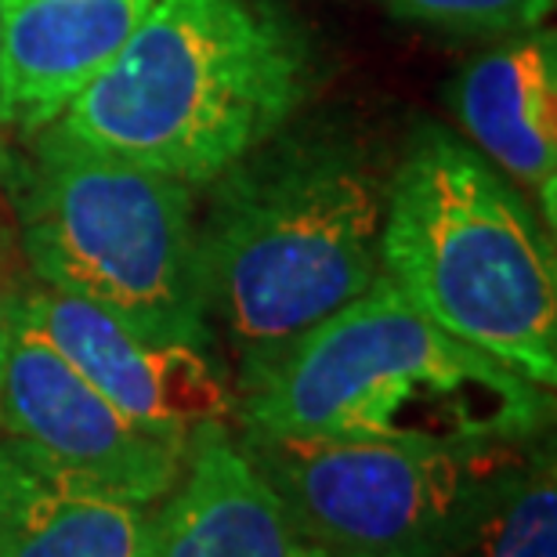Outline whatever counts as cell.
I'll return each instance as SVG.
<instances>
[{
  "mask_svg": "<svg viewBox=\"0 0 557 557\" xmlns=\"http://www.w3.org/2000/svg\"><path fill=\"white\" fill-rule=\"evenodd\" d=\"M152 507L0 438V557H145Z\"/></svg>",
  "mask_w": 557,
  "mask_h": 557,
  "instance_id": "cell-12",
  "label": "cell"
},
{
  "mask_svg": "<svg viewBox=\"0 0 557 557\" xmlns=\"http://www.w3.org/2000/svg\"><path fill=\"white\" fill-rule=\"evenodd\" d=\"M529 445L504 467L460 557H557L554 453Z\"/></svg>",
  "mask_w": 557,
  "mask_h": 557,
  "instance_id": "cell-13",
  "label": "cell"
},
{
  "mask_svg": "<svg viewBox=\"0 0 557 557\" xmlns=\"http://www.w3.org/2000/svg\"><path fill=\"white\" fill-rule=\"evenodd\" d=\"M145 557H322L272 485L239 449L228 423L188 438L174 488L152 504Z\"/></svg>",
  "mask_w": 557,
  "mask_h": 557,
  "instance_id": "cell-9",
  "label": "cell"
},
{
  "mask_svg": "<svg viewBox=\"0 0 557 557\" xmlns=\"http://www.w3.org/2000/svg\"><path fill=\"white\" fill-rule=\"evenodd\" d=\"M15 308L141 428L193 438L199 428L236 417V387L207 348L149 341L102 308L51 286L15 294Z\"/></svg>",
  "mask_w": 557,
  "mask_h": 557,
  "instance_id": "cell-8",
  "label": "cell"
},
{
  "mask_svg": "<svg viewBox=\"0 0 557 557\" xmlns=\"http://www.w3.org/2000/svg\"><path fill=\"white\" fill-rule=\"evenodd\" d=\"M456 120L507 182L536 196L557 221V37L529 29L474 59L456 81Z\"/></svg>",
  "mask_w": 557,
  "mask_h": 557,
  "instance_id": "cell-11",
  "label": "cell"
},
{
  "mask_svg": "<svg viewBox=\"0 0 557 557\" xmlns=\"http://www.w3.org/2000/svg\"><path fill=\"white\" fill-rule=\"evenodd\" d=\"M521 188L428 127L384 196L381 275L423 319L543 392L557 384V258Z\"/></svg>",
  "mask_w": 557,
  "mask_h": 557,
  "instance_id": "cell-4",
  "label": "cell"
},
{
  "mask_svg": "<svg viewBox=\"0 0 557 557\" xmlns=\"http://www.w3.org/2000/svg\"><path fill=\"white\" fill-rule=\"evenodd\" d=\"M0 438L87 482L160 504L185 467L188 438L149 431L116 409L54 344L33 330L11 294V330L0 373Z\"/></svg>",
  "mask_w": 557,
  "mask_h": 557,
  "instance_id": "cell-7",
  "label": "cell"
},
{
  "mask_svg": "<svg viewBox=\"0 0 557 557\" xmlns=\"http://www.w3.org/2000/svg\"><path fill=\"white\" fill-rule=\"evenodd\" d=\"M210 185L214 199L196 221L199 294L239 370L283 351L381 275L384 188L341 145L250 152Z\"/></svg>",
  "mask_w": 557,
  "mask_h": 557,
  "instance_id": "cell-3",
  "label": "cell"
},
{
  "mask_svg": "<svg viewBox=\"0 0 557 557\" xmlns=\"http://www.w3.org/2000/svg\"><path fill=\"white\" fill-rule=\"evenodd\" d=\"M8 330H11V294L0 283V373H4V351H8Z\"/></svg>",
  "mask_w": 557,
  "mask_h": 557,
  "instance_id": "cell-15",
  "label": "cell"
},
{
  "mask_svg": "<svg viewBox=\"0 0 557 557\" xmlns=\"http://www.w3.org/2000/svg\"><path fill=\"white\" fill-rule=\"evenodd\" d=\"M243 428L300 438L504 449L536 442L550 392L449 337L384 275L283 351L239 370Z\"/></svg>",
  "mask_w": 557,
  "mask_h": 557,
  "instance_id": "cell-1",
  "label": "cell"
},
{
  "mask_svg": "<svg viewBox=\"0 0 557 557\" xmlns=\"http://www.w3.org/2000/svg\"><path fill=\"white\" fill-rule=\"evenodd\" d=\"M308 87V44L269 0H156L40 135L203 188L272 141Z\"/></svg>",
  "mask_w": 557,
  "mask_h": 557,
  "instance_id": "cell-2",
  "label": "cell"
},
{
  "mask_svg": "<svg viewBox=\"0 0 557 557\" xmlns=\"http://www.w3.org/2000/svg\"><path fill=\"white\" fill-rule=\"evenodd\" d=\"M239 449L322 557H460L521 445L300 438L239 428Z\"/></svg>",
  "mask_w": 557,
  "mask_h": 557,
  "instance_id": "cell-6",
  "label": "cell"
},
{
  "mask_svg": "<svg viewBox=\"0 0 557 557\" xmlns=\"http://www.w3.org/2000/svg\"><path fill=\"white\" fill-rule=\"evenodd\" d=\"M37 138L18 218L40 286L87 300L149 341L210 348L196 188L120 156Z\"/></svg>",
  "mask_w": 557,
  "mask_h": 557,
  "instance_id": "cell-5",
  "label": "cell"
},
{
  "mask_svg": "<svg viewBox=\"0 0 557 557\" xmlns=\"http://www.w3.org/2000/svg\"><path fill=\"white\" fill-rule=\"evenodd\" d=\"M395 15L423 22L434 29L496 37V33H529L547 22L554 0H387Z\"/></svg>",
  "mask_w": 557,
  "mask_h": 557,
  "instance_id": "cell-14",
  "label": "cell"
},
{
  "mask_svg": "<svg viewBox=\"0 0 557 557\" xmlns=\"http://www.w3.org/2000/svg\"><path fill=\"white\" fill-rule=\"evenodd\" d=\"M8 171H11V156H8V149H4V141H0V182L8 177Z\"/></svg>",
  "mask_w": 557,
  "mask_h": 557,
  "instance_id": "cell-16",
  "label": "cell"
},
{
  "mask_svg": "<svg viewBox=\"0 0 557 557\" xmlns=\"http://www.w3.org/2000/svg\"><path fill=\"white\" fill-rule=\"evenodd\" d=\"M156 0H0V124L40 135Z\"/></svg>",
  "mask_w": 557,
  "mask_h": 557,
  "instance_id": "cell-10",
  "label": "cell"
}]
</instances>
